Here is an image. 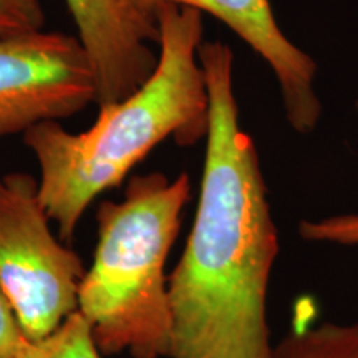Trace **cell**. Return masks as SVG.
<instances>
[{
  "mask_svg": "<svg viewBox=\"0 0 358 358\" xmlns=\"http://www.w3.org/2000/svg\"><path fill=\"white\" fill-rule=\"evenodd\" d=\"M209 128L198 211L168 277L169 358H268L267 292L279 236L256 145L241 128L231 48H199Z\"/></svg>",
  "mask_w": 358,
  "mask_h": 358,
  "instance_id": "1",
  "label": "cell"
},
{
  "mask_svg": "<svg viewBox=\"0 0 358 358\" xmlns=\"http://www.w3.org/2000/svg\"><path fill=\"white\" fill-rule=\"evenodd\" d=\"M155 20L158 60L136 92L100 106L87 131L70 133L58 122H45L24 133L40 168V201L62 241H71L88 206L122 185L161 141L173 136L189 146L208 134L209 93L199 62L203 12L164 3Z\"/></svg>",
  "mask_w": 358,
  "mask_h": 358,
  "instance_id": "2",
  "label": "cell"
},
{
  "mask_svg": "<svg viewBox=\"0 0 358 358\" xmlns=\"http://www.w3.org/2000/svg\"><path fill=\"white\" fill-rule=\"evenodd\" d=\"M191 196L186 173L134 174L120 203L98 208V244L78 290L77 312L103 357L169 358L166 259Z\"/></svg>",
  "mask_w": 358,
  "mask_h": 358,
  "instance_id": "3",
  "label": "cell"
},
{
  "mask_svg": "<svg viewBox=\"0 0 358 358\" xmlns=\"http://www.w3.org/2000/svg\"><path fill=\"white\" fill-rule=\"evenodd\" d=\"M38 181L27 173L0 176V289L27 342H38L77 312L87 268L48 226Z\"/></svg>",
  "mask_w": 358,
  "mask_h": 358,
  "instance_id": "4",
  "label": "cell"
},
{
  "mask_svg": "<svg viewBox=\"0 0 358 358\" xmlns=\"http://www.w3.org/2000/svg\"><path fill=\"white\" fill-rule=\"evenodd\" d=\"M96 95L95 69L78 37L43 30L0 37V136L70 118Z\"/></svg>",
  "mask_w": 358,
  "mask_h": 358,
  "instance_id": "5",
  "label": "cell"
},
{
  "mask_svg": "<svg viewBox=\"0 0 358 358\" xmlns=\"http://www.w3.org/2000/svg\"><path fill=\"white\" fill-rule=\"evenodd\" d=\"M146 19L164 3L192 7L211 13L262 57L274 71L285 116L297 133L315 129L322 115L319 96L313 90L317 64L306 52L290 42L277 24L268 0H129Z\"/></svg>",
  "mask_w": 358,
  "mask_h": 358,
  "instance_id": "6",
  "label": "cell"
},
{
  "mask_svg": "<svg viewBox=\"0 0 358 358\" xmlns=\"http://www.w3.org/2000/svg\"><path fill=\"white\" fill-rule=\"evenodd\" d=\"M96 75V105L122 101L146 82L158 55L156 22L129 0H65Z\"/></svg>",
  "mask_w": 358,
  "mask_h": 358,
  "instance_id": "7",
  "label": "cell"
},
{
  "mask_svg": "<svg viewBox=\"0 0 358 358\" xmlns=\"http://www.w3.org/2000/svg\"><path fill=\"white\" fill-rule=\"evenodd\" d=\"M268 358H358V324L294 329L272 345Z\"/></svg>",
  "mask_w": 358,
  "mask_h": 358,
  "instance_id": "8",
  "label": "cell"
},
{
  "mask_svg": "<svg viewBox=\"0 0 358 358\" xmlns=\"http://www.w3.org/2000/svg\"><path fill=\"white\" fill-rule=\"evenodd\" d=\"M13 358H103V355L93 342L87 320L75 312L48 337L27 342Z\"/></svg>",
  "mask_w": 358,
  "mask_h": 358,
  "instance_id": "9",
  "label": "cell"
},
{
  "mask_svg": "<svg viewBox=\"0 0 358 358\" xmlns=\"http://www.w3.org/2000/svg\"><path fill=\"white\" fill-rule=\"evenodd\" d=\"M299 232L302 239L310 243L358 245V213L337 214L319 221H302Z\"/></svg>",
  "mask_w": 358,
  "mask_h": 358,
  "instance_id": "10",
  "label": "cell"
},
{
  "mask_svg": "<svg viewBox=\"0 0 358 358\" xmlns=\"http://www.w3.org/2000/svg\"><path fill=\"white\" fill-rule=\"evenodd\" d=\"M45 24L40 0H0V37L37 32Z\"/></svg>",
  "mask_w": 358,
  "mask_h": 358,
  "instance_id": "11",
  "label": "cell"
},
{
  "mask_svg": "<svg viewBox=\"0 0 358 358\" xmlns=\"http://www.w3.org/2000/svg\"><path fill=\"white\" fill-rule=\"evenodd\" d=\"M27 343L10 303L0 289V358H13Z\"/></svg>",
  "mask_w": 358,
  "mask_h": 358,
  "instance_id": "12",
  "label": "cell"
}]
</instances>
